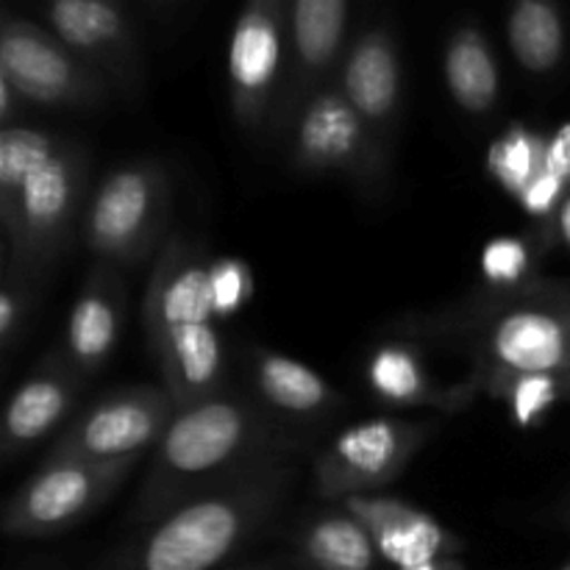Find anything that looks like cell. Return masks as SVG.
Listing matches in <instances>:
<instances>
[{
	"label": "cell",
	"instance_id": "ba28073f",
	"mask_svg": "<svg viewBox=\"0 0 570 570\" xmlns=\"http://www.w3.org/2000/svg\"><path fill=\"white\" fill-rule=\"evenodd\" d=\"M142 456L115 462L42 460L39 471L3 504L0 527L11 540H45L70 532L126 484Z\"/></svg>",
	"mask_w": 570,
	"mask_h": 570
},
{
	"label": "cell",
	"instance_id": "4dcf8cb0",
	"mask_svg": "<svg viewBox=\"0 0 570 570\" xmlns=\"http://www.w3.org/2000/svg\"><path fill=\"white\" fill-rule=\"evenodd\" d=\"M406 570H468L462 557H449V560H434L426 562V566H417V568H406Z\"/></svg>",
	"mask_w": 570,
	"mask_h": 570
},
{
	"label": "cell",
	"instance_id": "7c38bea8",
	"mask_svg": "<svg viewBox=\"0 0 570 570\" xmlns=\"http://www.w3.org/2000/svg\"><path fill=\"white\" fill-rule=\"evenodd\" d=\"M351 3L345 0H293L287 6L284 72L267 137L284 142L312 98L337 81L348 50Z\"/></svg>",
	"mask_w": 570,
	"mask_h": 570
},
{
	"label": "cell",
	"instance_id": "484cf974",
	"mask_svg": "<svg viewBox=\"0 0 570 570\" xmlns=\"http://www.w3.org/2000/svg\"><path fill=\"white\" fill-rule=\"evenodd\" d=\"M482 276L493 293H515L540 282L538 254L523 237H495L482 250Z\"/></svg>",
	"mask_w": 570,
	"mask_h": 570
},
{
	"label": "cell",
	"instance_id": "f546056e",
	"mask_svg": "<svg viewBox=\"0 0 570 570\" xmlns=\"http://www.w3.org/2000/svg\"><path fill=\"white\" fill-rule=\"evenodd\" d=\"M26 100L17 95V89L11 83L0 81V128L20 126L17 117H22V109H26Z\"/></svg>",
	"mask_w": 570,
	"mask_h": 570
},
{
	"label": "cell",
	"instance_id": "d6986e66",
	"mask_svg": "<svg viewBox=\"0 0 570 570\" xmlns=\"http://www.w3.org/2000/svg\"><path fill=\"white\" fill-rule=\"evenodd\" d=\"M122 321H126L122 273L106 262H92V267L83 273L70 317H67L65 337L56 348L83 379H92L115 354Z\"/></svg>",
	"mask_w": 570,
	"mask_h": 570
},
{
	"label": "cell",
	"instance_id": "6da1fadb",
	"mask_svg": "<svg viewBox=\"0 0 570 570\" xmlns=\"http://www.w3.org/2000/svg\"><path fill=\"white\" fill-rule=\"evenodd\" d=\"M304 443L301 434L267 415L248 387L228 384L198 404L176 410L131 501L128 523L139 532L267 462L295 460Z\"/></svg>",
	"mask_w": 570,
	"mask_h": 570
},
{
	"label": "cell",
	"instance_id": "f1b7e54d",
	"mask_svg": "<svg viewBox=\"0 0 570 570\" xmlns=\"http://www.w3.org/2000/svg\"><path fill=\"white\" fill-rule=\"evenodd\" d=\"M546 170L570 187V126H562L546 142Z\"/></svg>",
	"mask_w": 570,
	"mask_h": 570
},
{
	"label": "cell",
	"instance_id": "d4e9b609",
	"mask_svg": "<svg viewBox=\"0 0 570 570\" xmlns=\"http://www.w3.org/2000/svg\"><path fill=\"white\" fill-rule=\"evenodd\" d=\"M546 142L529 128H510L488 154V170L507 193L521 198L546 170Z\"/></svg>",
	"mask_w": 570,
	"mask_h": 570
},
{
	"label": "cell",
	"instance_id": "1f68e13d",
	"mask_svg": "<svg viewBox=\"0 0 570 570\" xmlns=\"http://www.w3.org/2000/svg\"><path fill=\"white\" fill-rule=\"evenodd\" d=\"M557 226H560V237L570 245V195L562 200L560 212H557Z\"/></svg>",
	"mask_w": 570,
	"mask_h": 570
},
{
	"label": "cell",
	"instance_id": "ffe728a7",
	"mask_svg": "<svg viewBox=\"0 0 570 570\" xmlns=\"http://www.w3.org/2000/svg\"><path fill=\"white\" fill-rule=\"evenodd\" d=\"M365 379L371 393L390 406H438L443 412H462L479 395L471 382L440 387L423 356L406 343L376 345L365 362Z\"/></svg>",
	"mask_w": 570,
	"mask_h": 570
},
{
	"label": "cell",
	"instance_id": "44dd1931",
	"mask_svg": "<svg viewBox=\"0 0 570 570\" xmlns=\"http://www.w3.org/2000/svg\"><path fill=\"white\" fill-rule=\"evenodd\" d=\"M295 551L309 570H382L371 532L343 504L304 518L295 532Z\"/></svg>",
	"mask_w": 570,
	"mask_h": 570
},
{
	"label": "cell",
	"instance_id": "ac0fdd59",
	"mask_svg": "<svg viewBox=\"0 0 570 570\" xmlns=\"http://www.w3.org/2000/svg\"><path fill=\"white\" fill-rule=\"evenodd\" d=\"M87 384L89 379H83L59 348H50L6 404L3 426H0V460L9 465L22 451L37 445L59 423H65Z\"/></svg>",
	"mask_w": 570,
	"mask_h": 570
},
{
	"label": "cell",
	"instance_id": "5bb4252c",
	"mask_svg": "<svg viewBox=\"0 0 570 570\" xmlns=\"http://www.w3.org/2000/svg\"><path fill=\"white\" fill-rule=\"evenodd\" d=\"M287 0H250L228 42V100L245 134H267L276 109L287 42Z\"/></svg>",
	"mask_w": 570,
	"mask_h": 570
},
{
	"label": "cell",
	"instance_id": "2e32d148",
	"mask_svg": "<svg viewBox=\"0 0 570 570\" xmlns=\"http://www.w3.org/2000/svg\"><path fill=\"white\" fill-rule=\"evenodd\" d=\"M243 362L248 373V393L267 415L304 440L343 410L340 390L295 356L265 345H250Z\"/></svg>",
	"mask_w": 570,
	"mask_h": 570
},
{
	"label": "cell",
	"instance_id": "5b68a950",
	"mask_svg": "<svg viewBox=\"0 0 570 570\" xmlns=\"http://www.w3.org/2000/svg\"><path fill=\"white\" fill-rule=\"evenodd\" d=\"M432 337L471 356V379L490 373L570 376V284L534 282L515 293L473 295L429 317Z\"/></svg>",
	"mask_w": 570,
	"mask_h": 570
},
{
	"label": "cell",
	"instance_id": "9a60e30c",
	"mask_svg": "<svg viewBox=\"0 0 570 570\" xmlns=\"http://www.w3.org/2000/svg\"><path fill=\"white\" fill-rule=\"evenodd\" d=\"M337 87L371 128L376 142L393 154L401 95H404V70H401L399 37L387 22H365L351 37L337 72Z\"/></svg>",
	"mask_w": 570,
	"mask_h": 570
},
{
	"label": "cell",
	"instance_id": "603a6c76",
	"mask_svg": "<svg viewBox=\"0 0 570 570\" xmlns=\"http://www.w3.org/2000/svg\"><path fill=\"white\" fill-rule=\"evenodd\" d=\"M507 39L523 70L543 76L566 53V20L551 0H518L507 14Z\"/></svg>",
	"mask_w": 570,
	"mask_h": 570
},
{
	"label": "cell",
	"instance_id": "30bf717a",
	"mask_svg": "<svg viewBox=\"0 0 570 570\" xmlns=\"http://www.w3.org/2000/svg\"><path fill=\"white\" fill-rule=\"evenodd\" d=\"M438 423L406 417H371L340 432L317 454L312 488L326 501L382 493L410 468Z\"/></svg>",
	"mask_w": 570,
	"mask_h": 570
},
{
	"label": "cell",
	"instance_id": "83f0119b",
	"mask_svg": "<svg viewBox=\"0 0 570 570\" xmlns=\"http://www.w3.org/2000/svg\"><path fill=\"white\" fill-rule=\"evenodd\" d=\"M254 293V276L245 262L232 259H212L209 262V295L217 317H232L243 309Z\"/></svg>",
	"mask_w": 570,
	"mask_h": 570
},
{
	"label": "cell",
	"instance_id": "52a82bcc",
	"mask_svg": "<svg viewBox=\"0 0 570 570\" xmlns=\"http://www.w3.org/2000/svg\"><path fill=\"white\" fill-rule=\"evenodd\" d=\"M0 81L39 109L98 111L115 95L50 28L11 9L0 14Z\"/></svg>",
	"mask_w": 570,
	"mask_h": 570
},
{
	"label": "cell",
	"instance_id": "3957f363",
	"mask_svg": "<svg viewBox=\"0 0 570 570\" xmlns=\"http://www.w3.org/2000/svg\"><path fill=\"white\" fill-rule=\"evenodd\" d=\"M295 460L267 462L134 532L92 570H215L282 512Z\"/></svg>",
	"mask_w": 570,
	"mask_h": 570
},
{
	"label": "cell",
	"instance_id": "9c48e42d",
	"mask_svg": "<svg viewBox=\"0 0 570 570\" xmlns=\"http://www.w3.org/2000/svg\"><path fill=\"white\" fill-rule=\"evenodd\" d=\"M284 142L289 167L301 176H345L371 198H379L390 181L393 154L376 142L337 81L304 106Z\"/></svg>",
	"mask_w": 570,
	"mask_h": 570
},
{
	"label": "cell",
	"instance_id": "277c9868",
	"mask_svg": "<svg viewBox=\"0 0 570 570\" xmlns=\"http://www.w3.org/2000/svg\"><path fill=\"white\" fill-rule=\"evenodd\" d=\"M209 262L198 243L170 234L145 284V343L178 410L228 387L220 317L209 295Z\"/></svg>",
	"mask_w": 570,
	"mask_h": 570
},
{
	"label": "cell",
	"instance_id": "4316f807",
	"mask_svg": "<svg viewBox=\"0 0 570 570\" xmlns=\"http://www.w3.org/2000/svg\"><path fill=\"white\" fill-rule=\"evenodd\" d=\"M37 284L22 273L3 267V284H0V356L9 360L17 345L22 343L37 312Z\"/></svg>",
	"mask_w": 570,
	"mask_h": 570
},
{
	"label": "cell",
	"instance_id": "8992f818",
	"mask_svg": "<svg viewBox=\"0 0 570 570\" xmlns=\"http://www.w3.org/2000/svg\"><path fill=\"white\" fill-rule=\"evenodd\" d=\"M173 189L165 165L131 159L111 167L92 187L81 220V243L95 262L139 271L170 239Z\"/></svg>",
	"mask_w": 570,
	"mask_h": 570
},
{
	"label": "cell",
	"instance_id": "d6a6232c",
	"mask_svg": "<svg viewBox=\"0 0 570 570\" xmlns=\"http://www.w3.org/2000/svg\"><path fill=\"white\" fill-rule=\"evenodd\" d=\"M562 570H570V566H568V568H562Z\"/></svg>",
	"mask_w": 570,
	"mask_h": 570
},
{
	"label": "cell",
	"instance_id": "4fadbf2b",
	"mask_svg": "<svg viewBox=\"0 0 570 570\" xmlns=\"http://www.w3.org/2000/svg\"><path fill=\"white\" fill-rule=\"evenodd\" d=\"M39 20L72 53L106 78L111 92L139 100L145 89V59L139 22L117 0H53L37 6Z\"/></svg>",
	"mask_w": 570,
	"mask_h": 570
},
{
	"label": "cell",
	"instance_id": "7a4b0ae2",
	"mask_svg": "<svg viewBox=\"0 0 570 570\" xmlns=\"http://www.w3.org/2000/svg\"><path fill=\"white\" fill-rule=\"evenodd\" d=\"M87 145L31 126L0 128L3 267L42 282L81 239L89 200Z\"/></svg>",
	"mask_w": 570,
	"mask_h": 570
},
{
	"label": "cell",
	"instance_id": "7402d4cb",
	"mask_svg": "<svg viewBox=\"0 0 570 570\" xmlns=\"http://www.w3.org/2000/svg\"><path fill=\"white\" fill-rule=\"evenodd\" d=\"M443 78L454 104L468 115H488L501 95V72L488 37L476 22L451 31L443 50Z\"/></svg>",
	"mask_w": 570,
	"mask_h": 570
},
{
	"label": "cell",
	"instance_id": "e0dca14e",
	"mask_svg": "<svg viewBox=\"0 0 570 570\" xmlns=\"http://www.w3.org/2000/svg\"><path fill=\"white\" fill-rule=\"evenodd\" d=\"M340 504L371 532L384 566L406 570L462 557L465 551V540L454 529L440 523L432 512L395 495H354Z\"/></svg>",
	"mask_w": 570,
	"mask_h": 570
},
{
	"label": "cell",
	"instance_id": "cb8c5ba5",
	"mask_svg": "<svg viewBox=\"0 0 570 570\" xmlns=\"http://www.w3.org/2000/svg\"><path fill=\"white\" fill-rule=\"evenodd\" d=\"M479 393L493 395L507 404L518 426H538L566 395H570V376L560 373H490L468 379Z\"/></svg>",
	"mask_w": 570,
	"mask_h": 570
},
{
	"label": "cell",
	"instance_id": "8fae6325",
	"mask_svg": "<svg viewBox=\"0 0 570 570\" xmlns=\"http://www.w3.org/2000/svg\"><path fill=\"white\" fill-rule=\"evenodd\" d=\"M176 410L165 384L109 390L67 423L45 460L115 462L142 456L159 445Z\"/></svg>",
	"mask_w": 570,
	"mask_h": 570
}]
</instances>
